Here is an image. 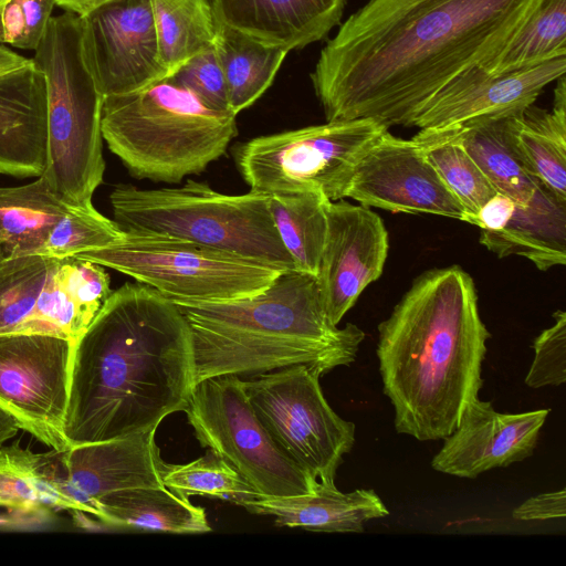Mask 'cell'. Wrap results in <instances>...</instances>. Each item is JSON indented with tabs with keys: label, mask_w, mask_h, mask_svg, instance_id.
<instances>
[{
	"label": "cell",
	"mask_w": 566,
	"mask_h": 566,
	"mask_svg": "<svg viewBox=\"0 0 566 566\" xmlns=\"http://www.w3.org/2000/svg\"><path fill=\"white\" fill-rule=\"evenodd\" d=\"M538 0H369L321 51L311 80L326 122L412 127L461 75L485 70Z\"/></svg>",
	"instance_id": "cell-1"
},
{
	"label": "cell",
	"mask_w": 566,
	"mask_h": 566,
	"mask_svg": "<svg viewBox=\"0 0 566 566\" xmlns=\"http://www.w3.org/2000/svg\"><path fill=\"white\" fill-rule=\"evenodd\" d=\"M190 326L155 289L125 283L74 344L64 433L70 447L157 429L195 386Z\"/></svg>",
	"instance_id": "cell-2"
},
{
	"label": "cell",
	"mask_w": 566,
	"mask_h": 566,
	"mask_svg": "<svg viewBox=\"0 0 566 566\" xmlns=\"http://www.w3.org/2000/svg\"><path fill=\"white\" fill-rule=\"evenodd\" d=\"M491 337L471 275L459 265L417 276L378 325L382 390L398 433L440 440L479 397Z\"/></svg>",
	"instance_id": "cell-3"
},
{
	"label": "cell",
	"mask_w": 566,
	"mask_h": 566,
	"mask_svg": "<svg viewBox=\"0 0 566 566\" xmlns=\"http://www.w3.org/2000/svg\"><path fill=\"white\" fill-rule=\"evenodd\" d=\"M191 331L195 385L224 375H259L310 365L329 373L355 361L365 333L339 328L325 312L317 277L282 272L266 289L228 302L175 303Z\"/></svg>",
	"instance_id": "cell-4"
},
{
	"label": "cell",
	"mask_w": 566,
	"mask_h": 566,
	"mask_svg": "<svg viewBox=\"0 0 566 566\" xmlns=\"http://www.w3.org/2000/svg\"><path fill=\"white\" fill-rule=\"evenodd\" d=\"M235 117L166 77L132 93L104 96L101 129L133 177L178 184L226 153L237 135Z\"/></svg>",
	"instance_id": "cell-5"
},
{
	"label": "cell",
	"mask_w": 566,
	"mask_h": 566,
	"mask_svg": "<svg viewBox=\"0 0 566 566\" xmlns=\"http://www.w3.org/2000/svg\"><path fill=\"white\" fill-rule=\"evenodd\" d=\"M45 78L48 163L43 177L65 202L92 205L102 184L104 95L92 62L84 19L52 17L33 57Z\"/></svg>",
	"instance_id": "cell-6"
},
{
	"label": "cell",
	"mask_w": 566,
	"mask_h": 566,
	"mask_svg": "<svg viewBox=\"0 0 566 566\" xmlns=\"http://www.w3.org/2000/svg\"><path fill=\"white\" fill-rule=\"evenodd\" d=\"M109 200L123 231L174 237L282 272L296 270L274 227L266 193L224 195L188 179L178 188L117 185Z\"/></svg>",
	"instance_id": "cell-7"
},
{
	"label": "cell",
	"mask_w": 566,
	"mask_h": 566,
	"mask_svg": "<svg viewBox=\"0 0 566 566\" xmlns=\"http://www.w3.org/2000/svg\"><path fill=\"white\" fill-rule=\"evenodd\" d=\"M74 258L122 272L174 303L249 297L266 289L282 273L235 254L142 231H124L116 242Z\"/></svg>",
	"instance_id": "cell-8"
},
{
	"label": "cell",
	"mask_w": 566,
	"mask_h": 566,
	"mask_svg": "<svg viewBox=\"0 0 566 566\" xmlns=\"http://www.w3.org/2000/svg\"><path fill=\"white\" fill-rule=\"evenodd\" d=\"M388 128L368 118L332 120L259 136L234 146V164L252 191H315L345 199L356 165Z\"/></svg>",
	"instance_id": "cell-9"
},
{
	"label": "cell",
	"mask_w": 566,
	"mask_h": 566,
	"mask_svg": "<svg viewBox=\"0 0 566 566\" xmlns=\"http://www.w3.org/2000/svg\"><path fill=\"white\" fill-rule=\"evenodd\" d=\"M318 369L293 365L243 380L249 401L281 451L314 481L335 485L337 469L355 444V423L325 399Z\"/></svg>",
	"instance_id": "cell-10"
},
{
	"label": "cell",
	"mask_w": 566,
	"mask_h": 566,
	"mask_svg": "<svg viewBox=\"0 0 566 566\" xmlns=\"http://www.w3.org/2000/svg\"><path fill=\"white\" fill-rule=\"evenodd\" d=\"M184 411L197 440L231 464L258 496L312 492L314 481L276 446L253 410L235 375L196 384Z\"/></svg>",
	"instance_id": "cell-11"
},
{
	"label": "cell",
	"mask_w": 566,
	"mask_h": 566,
	"mask_svg": "<svg viewBox=\"0 0 566 566\" xmlns=\"http://www.w3.org/2000/svg\"><path fill=\"white\" fill-rule=\"evenodd\" d=\"M74 344L53 334H0V407L57 451L70 448L64 426Z\"/></svg>",
	"instance_id": "cell-12"
},
{
	"label": "cell",
	"mask_w": 566,
	"mask_h": 566,
	"mask_svg": "<svg viewBox=\"0 0 566 566\" xmlns=\"http://www.w3.org/2000/svg\"><path fill=\"white\" fill-rule=\"evenodd\" d=\"M345 198L391 212L468 222V214L426 158L420 144L386 130L355 167Z\"/></svg>",
	"instance_id": "cell-13"
},
{
	"label": "cell",
	"mask_w": 566,
	"mask_h": 566,
	"mask_svg": "<svg viewBox=\"0 0 566 566\" xmlns=\"http://www.w3.org/2000/svg\"><path fill=\"white\" fill-rule=\"evenodd\" d=\"M327 230L317 283L328 319L338 325L363 291L382 273L388 232L369 207L328 201Z\"/></svg>",
	"instance_id": "cell-14"
},
{
	"label": "cell",
	"mask_w": 566,
	"mask_h": 566,
	"mask_svg": "<svg viewBox=\"0 0 566 566\" xmlns=\"http://www.w3.org/2000/svg\"><path fill=\"white\" fill-rule=\"evenodd\" d=\"M83 19L104 96L132 93L168 76L150 0H113Z\"/></svg>",
	"instance_id": "cell-15"
},
{
	"label": "cell",
	"mask_w": 566,
	"mask_h": 566,
	"mask_svg": "<svg viewBox=\"0 0 566 566\" xmlns=\"http://www.w3.org/2000/svg\"><path fill=\"white\" fill-rule=\"evenodd\" d=\"M548 413L549 409L502 413L478 397L465 407L455 429L442 439L431 467L441 473L475 479L521 462L533 454Z\"/></svg>",
	"instance_id": "cell-16"
},
{
	"label": "cell",
	"mask_w": 566,
	"mask_h": 566,
	"mask_svg": "<svg viewBox=\"0 0 566 566\" xmlns=\"http://www.w3.org/2000/svg\"><path fill=\"white\" fill-rule=\"evenodd\" d=\"M566 71V55L522 69L488 74L476 67L457 78L416 118L419 130L444 132L469 123L524 111Z\"/></svg>",
	"instance_id": "cell-17"
},
{
	"label": "cell",
	"mask_w": 566,
	"mask_h": 566,
	"mask_svg": "<svg viewBox=\"0 0 566 566\" xmlns=\"http://www.w3.org/2000/svg\"><path fill=\"white\" fill-rule=\"evenodd\" d=\"M48 163L45 78L33 59L0 50V174L41 177Z\"/></svg>",
	"instance_id": "cell-18"
},
{
	"label": "cell",
	"mask_w": 566,
	"mask_h": 566,
	"mask_svg": "<svg viewBox=\"0 0 566 566\" xmlns=\"http://www.w3.org/2000/svg\"><path fill=\"white\" fill-rule=\"evenodd\" d=\"M156 430L63 451L62 488L76 514L93 516L96 501L119 490L164 485L165 462L156 444Z\"/></svg>",
	"instance_id": "cell-19"
},
{
	"label": "cell",
	"mask_w": 566,
	"mask_h": 566,
	"mask_svg": "<svg viewBox=\"0 0 566 566\" xmlns=\"http://www.w3.org/2000/svg\"><path fill=\"white\" fill-rule=\"evenodd\" d=\"M347 0H212L217 22L287 50L324 39Z\"/></svg>",
	"instance_id": "cell-20"
},
{
	"label": "cell",
	"mask_w": 566,
	"mask_h": 566,
	"mask_svg": "<svg viewBox=\"0 0 566 566\" xmlns=\"http://www.w3.org/2000/svg\"><path fill=\"white\" fill-rule=\"evenodd\" d=\"M240 505L253 514L273 516L277 526L326 533H363L368 521L389 514L373 489L343 493L336 485L322 483L305 494L258 496Z\"/></svg>",
	"instance_id": "cell-21"
},
{
	"label": "cell",
	"mask_w": 566,
	"mask_h": 566,
	"mask_svg": "<svg viewBox=\"0 0 566 566\" xmlns=\"http://www.w3.org/2000/svg\"><path fill=\"white\" fill-rule=\"evenodd\" d=\"M480 243L499 258L523 256L541 271L566 263V199L542 184L527 205H517L507 224L480 231Z\"/></svg>",
	"instance_id": "cell-22"
},
{
	"label": "cell",
	"mask_w": 566,
	"mask_h": 566,
	"mask_svg": "<svg viewBox=\"0 0 566 566\" xmlns=\"http://www.w3.org/2000/svg\"><path fill=\"white\" fill-rule=\"evenodd\" d=\"M106 527L136 532L201 534L211 531L206 511L167 486L119 490L98 499L94 515Z\"/></svg>",
	"instance_id": "cell-23"
},
{
	"label": "cell",
	"mask_w": 566,
	"mask_h": 566,
	"mask_svg": "<svg viewBox=\"0 0 566 566\" xmlns=\"http://www.w3.org/2000/svg\"><path fill=\"white\" fill-rule=\"evenodd\" d=\"M63 451L35 453L13 443L0 447V507L19 516L75 513L63 491Z\"/></svg>",
	"instance_id": "cell-24"
},
{
	"label": "cell",
	"mask_w": 566,
	"mask_h": 566,
	"mask_svg": "<svg viewBox=\"0 0 566 566\" xmlns=\"http://www.w3.org/2000/svg\"><path fill=\"white\" fill-rule=\"evenodd\" d=\"M520 113L479 119L455 129L436 133L448 135L459 143L496 192L524 206L541 182L530 174L514 144V122Z\"/></svg>",
	"instance_id": "cell-25"
},
{
	"label": "cell",
	"mask_w": 566,
	"mask_h": 566,
	"mask_svg": "<svg viewBox=\"0 0 566 566\" xmlns=\"http://www.w3.org/2000/svg\"><path fill=\"white\" fill-rule=\"evenodd\" d=\"M513 137L530 174L566 199V84L557 80L551 112L534 104L517 114Z\"/></svg>",
	"instance_id": "cell-26"
},
{
	"label": "cell",
	"mask_w": 566,
	"mask_h": 566,
	"mask_svg": "<svg viewBox=\"0 0 566 566\" xmlns=\"http://www.w3.org/2000/svg\"><path fill=\"white\" fill-rule=\"evenodd\" d=\"M71 207L43 177L29 185L0 187V240L4 255H35Z\"/></svg>",
	"instance_id": "cell-27"
},
{
	"label": "cell",
	"mask_w": 566,
	"mask_h": 566,
	"mask_svg": "<svg viewBox=\"0 0 566 566\" xmlns=\"http://www.w3.org/2000/svg\"><path fill=\"white\" fill-rule=\"evenodd\" d=\"M214 49L233 114L251 106L272 84L287 50L217 22Z\"/></svg>",
	"instance_id": "cell-28"
},
{
	"label": "cell",
	"mask_w": 566,
	"mask_h": 566,
	"mask_svg": "<svg viewBox=\"0 0 566 566\" xmlns=\"http://www.w3.org/2000/svg\"><path fill=\"white\" fill-rule=\"evenodd\" d=\"M328 201L315 191L269 195L274 227L296 271L314 276L318 274L327 230Z\"/></svg>",
	"instance_id": "cell-29"
},
{
	"label": "cell",
	"mask_w": 566,
	"mask_h": 566,
	"mask_svg": "<svg viewBox=\"0 0 566 566\" xmlns=\"http://www.w3.org/2000/svg\"><path fill=\"white\" fill-rule=\"evenodd\" d=\"M150 1L160 59L169 76L189 57L214 44L217 19L209 0Z\"/></svg>",
	"instance_id": "cell-30"
},
{
	"label": "cell",
	"mask_w": 566,
	"mask_h": 566,
	"mask_svg": "<svg viewBox=\"0 0 566 566\" xmlns=\"http://www.w3.org/2000/svg\"><path fill=\"white\" fill-rule=\"evenodd\" d=\"M566 55V0H538L531 14L484 70L500 74Z\"/></svg>",
	"instance_id": "cell-31"
},
{
	"label": "cell",
	"mask_w": 566,
	"mask_h": 566,
	"mask_svg": "<svg viewBox=\"0 0 566 566\" xmlns=\"http://www.w3.org/2000/svg\"><path fill=\"white\" fill-rule=\"evenodd\" d=\"M412 138L420 144L472 224L478 210L495 195V189L464 148L448 135L419 130Z\"/></svg>",
	"instance_id": "cell-32"
},
{
	"label": "cell",
	"mask_w": 566,
	"mask_h": 566,
	"mask_svg": "<svg viewBox=\"0 0 566 566\" xmlns=\"http://www.w3.org/2000/svg\"><path fill=\"white\" fill-rule=\"evenodd\" d=\"M51 262L41 255L8 258L0 243V334L32 333L35 303Z\"/></svg>",
	"instance_id": "cell-33"
},
{
	"label": "cell",
	"mask_w": 566,
	"mask_h": 566,
	"mask_svg": "<svg viewBox=\"0 0 566 566\" xmlns=\"http://www.w3.org/2000/svg\"><path fill=\"white\" fill-rule=\"evenodd\" d=\"M161 480L165 486L185 496H210L238 505L245 500L258 497L243 476L210 450L186 464L164 463Z\"/></svg>",
	"instance_id": "cell-34"
},
{
	"label": "cell",
	"mask_w": 566,
	"mask_h": 566,
	"mask_svg": "<svg viewBox=\"0 0 566 566\" xmlns=\"http://www.w3.org/2000/svg\"><path fill=\"white\" fill-rule=\"evenodd\" d=\"M123 234L119 226L99 213L93 205L72 206L52 228L35 255L65 259L109 245Z\"/></svg>",
	"instance_id": "cell-35"
},
{
	"label": "cell",
	"mask_w": 566,
	"mask_h": 566,
	"mask_svg": "<svg viewBox=\"0 0 566 566\" xmlns=\"http://www.w3.org/2000/svg\"><path fill=\"white\" fill-rule=\"evenodd\" d=\"M55 3L53 0H8L0 7V44L36 50Z\"/></svg>",
	"instance_id": "cell-36"
},
{
	"label": "cell",
	"mask_w": 566,
	"mask_h": 566,
	"mask_svg": "<svg viewBox=\"0 0 566 566\" xmlns=\"http://www.w3.org/2000/svg\"><path fill=\"white\" fill-rule=\"evenodd\" d=\"M167 78L192 92L208 106L231 112L227 83L214 44L189 57Z\"/></svg>",
	"instance_id": "cell-37"
},
{
	"label": "cell",
	"mask_w": 566,
	"mask_h": 566,
	"mask_svg": "<svg viewBox=\"0 0 566 566\" xmlns=\"http://www.w3.org/2000/svg\"><path fill=\"white\" fill-rule=\"evenodd\" d=\"M554 324L533 342L534 358L525 376L530 388L559 386L566 381V313L557 310Z\"/></svg>",
	"instance_id": "cell-38"
},
{
	"label": "cell",
	"mask_w": 566,
	"mask_h": 566,
	"mask_svg": "<svg viewBox=\"0 0 566 566\" xmlns=\"http://www.w3.org/2000/svg\"><path fill=\"white\" fill-rule=\"evenodd\" d=\"M55 275L66 293L94 316L112 293L109 275L91 261L74 256L56 259Z\"/></svg>",
	"instance_id": "cell-39"
},
{
	"label": "cell",
	"mask_w": 566,
	"mask_h": 566,
	"mask_svg": "<svg viewBox=\"0 0 566 566\" xmlns=\"http://www.w3.org/2000/svg\"><path fill=\"white\" fill-rule=\"evenodd\" d=\"M566 490L541 493L524 501L512 512L515 521H546L565 517Z\"/></svg>",
	"instance_id": "cell-40"
},
{
	"label": "cell",
	"mask_w": 566,
	"mask_h": 566,
	"mask_svg": "<svg viewBox=\"0 0 566 566\" xmlns=\"http://www.w3.org/2000/svg\"><path fill=\"white\" fill-rule=\"evenodd\" d=\"M516 202L510 197L495 192L478 210L473 223L481 231L494 232L503 229L512 218Z\"/></svg>",
	"instance_id": "cell-41"
},
{
	"label": "cell",
	"mask_w": 566,
	"mask_h": 566,
	"mask_svg": "<svg viewBox=\"0 0 566 566\" xmlns=\"http://www.w3.org/2000/svg\"><path fill=\"white\" fill-rule=\"evenodd\" d=\"M55 6L66 12H72L81 18H86L95 10L113 0H53Z\"/></svg>",
	"instance_id": "cell-42"
},
{
	"label": "cell",
	"mask_w": 566,
	"mask_h": 566,
	"mask_svg": "<svg viewBox=\"0 0 566 566\" xmlns=\"http://www.w3.org/2000/svg\"><path fill=\"white\" fill-rule=\"evenodd\" d=\"M20 429L18 419L0 407V447L13 438Z\"/></svg>",
	"instance_id": "cell-43"
},
{
	"label": "cell",
	"mask_w": 566,
	"mask_h": 566,
	"mask_svg": "<svg viewBox=\"0 0 566 566\" xmlns=\"http://www.w3.org/2000/svg\"><path fill=\"white\" fill-rule=\"evenodd\" d=\"M8 0H0V7Z\"/></svg>",
	"instance_id": "cell-44"
},
{
	"label": "cell",
	"mask_w": 566,
	"mask_h": 566,
	"mask_svg": "<svg viewBox=\"0 0 566 566\" xmlns=\"http://www.w3.org/2000/svg\"><path fill=\"white\" fill-rule=\"evenodd\" d=\"M209 1H210V2H211V4H212V0H209Z\"/></svg>",
	"instance_id": "cell-45"
},
{
	"label": "cell",
	"mask_w": 566,
	"mask_h": 566,
	"mask_svg": "<svg viewBox=\"0 0 566 566\" xmlns=\"http://www.w3.org/2000/svg\"><path fill=\"white\" fill-rule=\"evenodd\" d=\"M0 243H1V240H0Z\"/></svg>",
	"instance_id": "cell-46"
}]
</instances>
